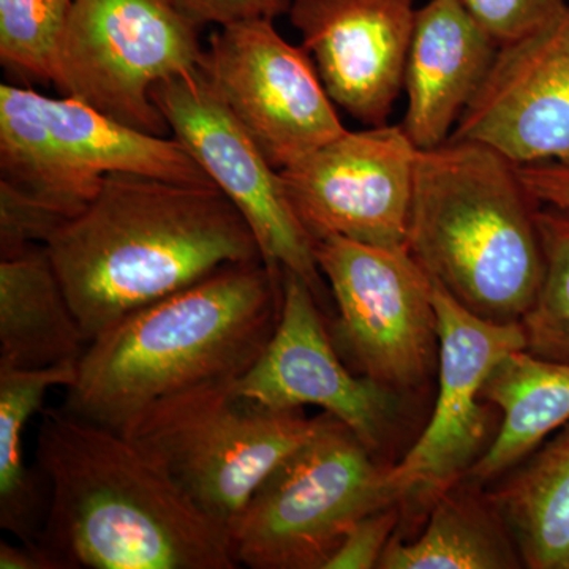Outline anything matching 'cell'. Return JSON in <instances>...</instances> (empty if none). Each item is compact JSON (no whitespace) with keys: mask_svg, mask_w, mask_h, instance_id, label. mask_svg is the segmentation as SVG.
I'll return each instance as SVG.
<instances>
[{"mask_svg":"<svg viewBox=\"0 0 569 569\" xmlns=\"http://www.w3.org/2000/svg\"><path fill=\"white\" fill-rule=\"evenodd\" d=\"M37 463L48 486L40 545L59 569L239 567L228 527L126 433L47 408Z\"/></svg>","mask_w":569,"mask_h":569,"instance_id":"6da1fadb","label":"cell"},{"mask_svg":"<svg viewBox=\"0 0 569 569\" xmlns=\"http://www.w3.org/2000/svg\"><path fill=\"white\" fill-rule=\"evenodd\" d=\"M44 247L89 342L224 266L263 261L252 228L219 187L122 173L107 176Z\"/></svg>","mask_w":569,"mask_h":569,"instance_id":"7a4b0ae2","label":"cell"},{"mask_svg":"<svg viewBox=\"0 0 569 569\" xmlns=\"http://www.w3.org/2000/svg\"><path fill=\"white\" fill-rule=\"evenodd\" d=\"M280 306L282 284L263 261L224 266L91 340L63 407L126 432L163 397L238 380L274 335Z\"/></svg>","mask_w":569,"mask_h":569,"instance_id":"3957f363","label":"cell"},{"mask_svg":"<svg viewBox=\"0 0 569 569\" xmlns=\"http://www.w3.org/2000/svg\"><path fill=\"white\" fill-rule=\"evenodd\" d=\"M539 208L503 153L448 140L418 149L407 247L475 316L520 323L545 276Z\"/></svg>","mask_w":569,"mask_h":569,"instance_id":"277c9868","label":"cell"},{"mask_svg":"<svg viewBox=\"0 0 569 569\" xmlns=\"http://www.w3.org/2000/svg\"><path fill=\"white\" fill-rule=\"evenodd\" d=\"M2 182L67 220L84 211L110 174L216 186L173 138L140 132L71 97L0 86Z\"/></svg>","mask_w":569,"mask_h":569,"instance_id":"5b68a950","label":"cell"},{"mask_svg":"<svg viewBox=\"0 0 569 569\" xmlns=\"http://www.w3.org/2000/svg\"><path fill=\"white\" fill-rule=\"evenodd\" d=\"M234 381H212L163 397L122 432L228 530L269 473L329 417L266 407L241 395Z\"/></svg>","mask_w":569,"mask_h":569,"instance_id":"8992f818","label":"cell"},{"mask_svg":"<svg viewBox=\"0 0 569 569\" xmlns=\"http://www.w3.org/2000/svg\"><path fill=\"white\" fill-rule=\"evenodd\" d=\"M395 503L387 468L329 415L254 490L230 526L231 550L247 568L326 569L358 520Z\"/></svg>","mask_w":569,"mask_h":569,"instance_id":"52a82bcc","label":"cell"},{"mask_svg":"<svg viewBox=\"0 0 569 569\" xmlns=\"http://www.w3.org/2000/svg\"><path fill=\"white\" fill-rule=\"evenodd\" d=\"M200 29L171 0H73L54 86L132 129L164 137L170 127L152 89L200 67Z\"/></svg>","mask_w":569,"mask_h":569,"instance_id":"ba28073f","label":"cell"},{"mask_svg":"<svg viewBox=\"0 0 569 569\" xmlns=\"http://www.w3.org/2000/svg\"><path fill=\"white\" fill-rule=\"evenodd\" d=\"M339 312L340 339L362 376L388 389L418 387L436 358L432 280L408 247L328 236L313 242Z\"/></svg>","mask_w":569,"mask_h":569,"instance_id":"9c48e42d","label":"cell"},{"mask_svg":"<svg viewBox=\"0 0 569 569\" xmlns=\"http://www.w3.org/2000/svg\"><path fill=\"white\" fill-rule=\"evenodd\" d=\"M152 100L176 140L244 216L276 282L282 284L283 271L295 272L309 283L318 302L323 301L313 241L295 216L280 171L242 129L200 67L159 82Z\"/></svg>","mask_w":569,"mask_h":569,"instance_id":"30bf717a","label":"cell"},{"mask_svg":"<svg viewBox=\"0 0 569 569\" xmlns=\"http://www.w3.org/2000/svg\"><path fill=\"white\" fill-rule=\"evenodd\" d=\"M200 69L276 170L347 130L309 52L283 40L272 20L213 32Z\"/></svg>","mask_w":569,"mask_h":569,"instance_id":"8fae6325","label":"cell"},{"mask_svg":"<svg viewBox=\"0 0 569 569\" xmlns=\"http://www.w3.org/2000/svg\"><path fill=\"white\" fill-rule=\"evenodd\" d=\"M417 146L402 126L342 134L280 171L299 223L313 242L328 236L407 247Z\"/></svg>","mask_w":569,"mask_h":569,"instance_id":"7c38bea8","label":"cell"},{"mask_svg":"<svg viewBox=\"0 0 569 569\" xmlns=\"http://www.w3.org/2000/svg\"><path fill=\"white\" fill-rule=\"evenodd\" d=\"M432 301L440 387L425 432L402 462L387 470L397 501L411 496L436 501L470 471L488 433V410L479 403L482 387L501 359L526 350L522 325L475 316L436 280Z\"/></svg>","mask_w":569,"mask_h":569,"instance_id":"4fadbf2b","label":"cell"},{"mask_svg":"<svg viewBox=\"0 0 569 569\" xmlns=\"http://www.w3.org/2000/svg\"><path fill=\"white\" fill-rule=\"evenodd\" d=\"M318 305L305 279L283 271L274 335L234 387L266 407L321 408L372 451L383 440L395 396L377 381L350 373L326 332Z\"/></svg>","mask_w":569,"mask_h":569,"instance_id":"5bb4252c","label":"cell"},{"mask_svg":"<svg viewBox=\"0 0 569 569\" xmlns=\"http://www.w3.org/2000/svg\"><path fill=\"white\" fill-rule=\"evenodd\" d=\"M568 9L498 50L449 140L481 142L516 164L569 159Z\"/></svg>","mask_w":569,"mask_h":569,"instance_id":"9a60e30c","label":"cell"},{"mask_svg":"<svg viewBox=\"0 0 569 569\" xmlns=\"http://www.w3.org/2000/svg\"><path fill=\"white\" fill-rule=\"evenodd\" d=\"M288 13L332 102L385 126L406 80L415 0H293Z\"/></svg>","mask_w":569,"mask_h":569,"instance_id":"2e32d148","label":"cell"},{"mask_svg":"<svg viewBox=\"0 0 569 569\" xmlns=\"http://www.w3.org/2000/svg\"><path fill=\"white\" fill-rule=\"evenodd\" d=\"M498 50L459 0H430L417 10L403 80L408 104L402 129L418 149L449 140Z\"/></svg>","mask_w":569,"mask_h":569,"instance_id":"e0dca14e","label":"cell"},{"mask_svg":"<svg viewBox=\"0 0 569 569\" xmlns=\"http://www.w3.org/2000/svg\"><path fill=\"white\" fill-rule=\"evenodd\" d=\"M88 336L71 309L47 247L0 261V367L47 369L80 362Z\"/></svg>","mask_w":569,"mask_h":569,"instance_id":"ac0fdd59","label":"cell"},{"mask_svg":"<svg viewBox=\"0 0 569 569\" xmlns=\"http://www.w3.org/2000/svg\"><path fill=\"white\" fill-rule=\"evenodd\" d=\"M481 399L503 413L500 432L468 475L490 481L548 440L569 421V365L512 351L490 372Z\"/></svg>","mask_w":569,"mask_h":569,"instance_id":"d6986e66","label":"cell"},{"mask_svg":"<svg viewBox=\"0 0 569 569\" xmlns=\"http://www.w3.org/2000/svg\"><path fill=\"white\" fill-rule=\"evenodd\" d=\"M490 503L530 569H569V421L542 441Z\"/></svg>","mask_w":569,"mask_h":569,"instance_id":"ffe728a7","label":"cell"},{"mask_svg":"<svg viewBox=\"0 0 569 569\" xmlns=\"http://www.w3.org/2000/svg\"><path fill=\"white\" fill-rule=\"evenodd\" d=\"M490 500L455 488L433 501L425 533L417 541L392 539L380 569H507L522 563L515 539ZM518 549V548H516Z\"/></svg>","mask_w":569,"mask_h":569,"instance_id":"44dd1931","label":"cell"},{"mask_svg":"<svg viewBox=\"0 0 569 569\" xmlns=\"http://www.w3.org/2000/svg\"><path fill=\"white\" fill-rule=\"evenodd\" d=\"M77 377L78 362L47 369L0 367V527L24 545L40 546L47 515L39 481L26 466V427L43 410L50 389H69Z\"/></svg>","mask_w":569,"mask_h":569,"instance_id":"7402d4cb","label":"cell"},{"mask_svg":"<svg viewBox=\"0 0 569 569\" xmlns=\"http://www.w3.org/2000/svg\"><path fill=\"white\" fill-rule=\"evenodd\" d=\"M537 220L545 276L520 320L526 350L545 361L569 365V211L541 204Z\"/></svg>","mask_w":569,"mask_h":569,"instance_id":"603a6c76","label":"cell"},{"mask_svg":"<svg viewBox=\"0 0 569 569\" xmlns=\"http://www.w3.org/2000/svg\"><path fill=\"white\" fill-rule=\"evenodd\" d=\"M73 0H0V62L22 80L54 84Z\"/></svg>","mask_w":569,"mask_h":569,"instance_id":"cb8c5ba5","label":"cell"},{"mask_svg":"<svg viewBox=\"0 0 569 569\" xmlns=\"http://www.w3.org/2000/svg\"><path fill=\"white\" fill-rule=\"evenodd\" d=\"M470 17L503 48L559 20L567 0H459Z\"/></svg>","mask_w":569,"mask_h":569,"instance_id":"d4e9b609","label":"cell"},{"mask_svg":"<svg viewBox=\"0 0 569 569\" xmlns=\"http://www.w3.org/2000/svg\"><path fill=\"white\" fill-rule=\"evenodd\" d=\"M67 222L61 213L0 182V260L18 257L33 246H47Z\"/></svg>","mask_w":569,"mask_h":569,"instance_id":"484cf974","label":"cell"},{"mask_svg":"<svg viewBox=\"0 0 569 569\" xmlns=\"http://www.w3.org/2000/svg\"><path fill=\"white\" fill-rule=\"evenodd\" d=\"M395 505L378 509L358 520L326 565V569L377 568L399 520V511Z\"/></svg>","mask_w":569,"mask_h":569,"instance_id":"4316f807","label":"cell"},{"mask_svg":"<svg viewBox=\"0 0 569 569\" xmlns=\"http://www.w3.org/2000/svg\"><path fill=\"white\" fill-rule=\"evenodd\" d=\"M293 0H171V3L193 21L223 26L250 20H272L290 11Z\"/></svg>","mask_w":569,"mask_h":569,"instance_id":"83f0119b","label":"cell"},{"mask_svg":"<svg viewBox=\"0 0 569 569\" xmlns=\"http://www.w3.org/2000/svg\"><path fill=\"white\" fill-rule=\"evenodd\" d=\"M518 173L539 204L569 211V159L518 164Z\"/></svg>","mask_w":569,"mask_h":569,"instance_id":"f1b7e54d","label":"cell"},{"mask_svg":"<svg viewBox=\"0 0 569 569\" xmlns=\"http://www.w3.org/2000/svg\"><path fill=\"white\" fill-rule=\"evenodd\" d=\"M0 568L2 569H59L50 553L40 546L11 545L0 541Z\"/></svg>","mask_w":569,"mask_h":569,"instance_id":"f546056e","label":"cell"},{"mask_svg":"<svg viewBox=\"0 0 569 569\" xmlns=\"http://www.w3.org/2000/svg\"><path fill=\"white\" fill-rule=\"evenodd\" d=\"M568 14H569V9H568Z\"/></svg>","mask_w":569,"mask_h":569,"instance_id":"4dcf8cb0","label":"cell"}]
</instances>
